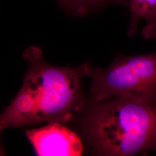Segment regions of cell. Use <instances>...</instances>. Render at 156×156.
Masks as SVG:
<instances>
[{
    "instance_id": "1",
    "label": "cell",
    "mask_w": 156,
    "mask_h": 156,
    "mask_svg": "<svg viewBox=\"0 0 156 156\" xmlns=\"http://www.w3.org/2000/svg\"><path fill=\"white\" fill-rule=\"evenodd\" d=\"M97 103L86 122V130L97 154L156 152V104L124 96Z\"/></svg>"
},
{
    "instance_id": "2",
    "label": "cell",
    "mask_w": 156,
    "mask_h": 156,
    "mask_svg": "<svg viewBox=\"0 0 156 156\" xmlns=\"http://www.w3.org/2000/svg\"><path fill=\"white\" fill-rule=\"evenodd\" d=\"M23 56L30 66L23 85L33 97L39 123L68 122L83 106L82 80L92 67L88 62L72 68L51 66L37 46L27 48Z\"/></svg>"
},
{
    "instance_id": "5",
    "label": "cell",
    "mask_w": 156,
    "mask_h": 156,
    "mask_svg": "<svg viewBox=\"0 0 156 156\" xmlns=\"http://www.w3.org/2000/svg\"><path fill=\"white\" fill-rule=\"evenodd\" d=\"M130 12L128 35L133 37L141 20L145 22L142 35L146 39L156 38V0H128Z\"/></svg>"
},
{
    "instance_id": "7",
    "label": "cell",
    "mask_w": 156,
    "mask_h": 156,
    "mask_svg": "<svg viewBox=\"0 0 156 156\" xmlns=\"http://www.w3.org/2000/svg\"><path fill=\"white\" fill-rule=\"evenodd\" d=\"M69 11L79 15H83L81 0H59Z\"/></svg>"
},
{
    "instance_id": "3",
    "label": "cell",
    "mask_w": 156,
    "mask_h": 156,
    "mask_svg": "<svg viewBox=\"0 0 156 156\" xmlns=\"http://www.w3.org/2000/svg\"><path fill=\"white\" fill-rule=\"evenodd\" d=\"M89 77L96 102L124 96L156 104V51L119 56L105 69L92 68Z\"/></svg>"
},
{
    "instance_id": "6",
    "label": "cell",
    "mask_w": 156,
    "mask_h": 156,
    "mask_svg": "<svg viewBox=\"0 0 156 156\" xmlns=\"http://www.w3.org/2000/svg\"><path fill=\"white\" fill-rule=\"evenodd\" d=\"M83 15L90 9L107 5L128 6V0H81Z\"/></svg>"
},
{
    "instance_id": "4",
    "label": "cell",
    "mask_w": 156,
    "mask_h": 156,
    "mask_svg": "<svg viewBox=\"0 0 156 156\" xmlns=\"http://www.w3.org/2000/svg\"><path fill=\"white\" fill-rule=\"evenodd\" d=\"M26 134L38 156H81L83 147L78 135L61 123L33 129Z\"/></svg>"
}]
</instances>
